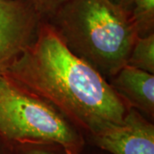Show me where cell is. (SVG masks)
I'll return each mask as SVG.
<instances>
[{
  "label": "cell",
  "mask_w": 154,
  "mask_h": 154,
  "mask_svg": "<svg viewBox=\"0 0 154 154\" xmlns=\"http://www.w3.org/2000/svg\"><path fill=\"white\" fill-rule=\"evenodd\" d=\"M5 75L53 105L85 140L120 123L128 108L107 79L71 52L44 18L32 43Z\"/></svg>",
  "instance_id": "cell-1"
},
{
  "label": "cell",
  "mask_w": 154,
  "mask_h": 154,
  "mask_svg": "<svg viewBox=\"0 0 154 154\" xmlns=\"http://www.w3.org/2000/svg\"><path fill=\"white\" fill-rule=\"evenodd\" d=\"M46 20L69 50L105 79L128 64L139 37L129 12L107 0H67Z\"/></svg>",
  "instance_id": "cell-2"
},
{
  "label": "cell",
  "mask_w": 154,
  "mask_h": 154,
  "mask_svg": "<svg viewBox=\"0 0 154 154\" xmlns=\"http://www.w3.org/2000/svg\"><path fill=\"white\" fill-rule=\"evenodd\" d=\"M0 135L7 142L57 144L68 154H81L86 146L66 116L5 75L0 76Z\"/></svg>",
  "instance_id": "cell-3"
},
{
  "label": "cell",
  "mask_w": 154,
  "mask_h": 154,
  "mask_svg": "<svg viewBox=\"0 0 154 154\" xmlns=\"http://www.w3.org/2000/svg\"><path fill=\"white\" fill-rule=\"evenodd\" d=\"M42 20L28 0H0V76L32 43Z\"/></svg>",
  "instance_id": "cell-4"
},
{
  "label": "cell",
  "mask_w": 154,
  "mask_h": 154,
  "mask_svg": "<svg viewBox=\"0 0 154 154\" xmlns=\"http://www.w3.org/2000/svg\"><path fill=\"white\" fill-rule=\"evenodd\" d=\"M85 140L109 154H154L153 122L128 107L120 123L107 127Z\"/></svg>",
  "instance_id": "cell-5"
},
{
  "label": "cell",
  "mask_w": 154,
  "mask_h": 154,
  "mask_svg": "<svg viewBox=\"0 0 154 154\" xmlns=\"http://www.w3.org/2000/svg\"><path fill=\"white\" fill-rule=\"evenodd\" d=\"M110 79V86L128 107L153 120L154 74L126 65Z\"/></svg>",
  "instance_id": "cell-6"
},
{
  "label": "cell",
  "mask_w": 154,
  "mask_h": 154,
  "mask_svg": "<svg viewBox=\"0 0 154 154\" xmlns=\"http://www.w3.org/2000/svg\"><path fill=\"white\" fill-rule=\"evenodd\" d=\"M127 65L154 74V33L138 37Z\"/></svg>",
  "instance_id": "cell-7"
},
{
  "label": "cell",
  "mask_w": 154,
  "mask_h": 154,
  "mask_svg": "<svg viewBox=\"0 0 154 154\" xmlns=\"http://www.w3.org/2000/svg\"><path fill=\"white\" fill-rule=\"evenodd\" d=\"M129 16L139 37L154 33V0H134Z\"/></svg>",
  "instance_id": "cell-8"
},
{
  "label": "cell",
  "mask_w": 154,
  "mask_h": 154,
  "mask_svg": "<svg viewBox=\"0 0 154 154\" xmlns=\"http://www.w3.org/2000/svg\"><path fill=\"white\" fill-rule=\"evenodd\" d=\"M7 144L10 154H68L62 146L53 143L7 142Z\"/></svg>",
  "instance_id": "cell-9"
},
{
  "label": "cell",
  "mask_w": 154,
  "mask_h": 154,
  "mask_svg": "<svg viewBox=\"0 0 154 154\" xmlns=\"http://www.w3.org/2000/svg\"><path fill=\"white\" fill-rule=\"evenodd\" d=\"M44 19L51 17L67 0H28Z\"/></svg>",
  "instance_id": "cell-10"
},
{
  "label": "cell",
  "mask_w": 154,
  "mask_h": 154,
  "mask_svg": "<svg viewBox=\"0 0 154 154\" xmlns=\"http://www.w3.org/2000/svg\"><path fill=\"white\" fill-rule=\"evenodd\" d=\"M112 5L116 6L122 11L129 12L134 0H107Z\"/></svg>",
  "instance_id": "cell-11"
},
{
  "label": "cell",
  "mask_w": 154,
  "mask_h": 154,
  "mask_svg": "<svg viewBox=\"0 0 154 154\" xmlns=\"http://www.w3.org/2000/svg\"><path fill=\"white\" fill-rule=\"evenodd\" d=\"M0 154H10L8 144L1 135H0Z\"/></svg>",
  "instance_id": "cell-12"
},
{
  "label": "cell",
  "mask_w": 154,
  "mask_h": 154,
  "mask_svg": "<svg viewBox=\"0 0 154 154\" xmlns=\"http://www.w3.org/2000/svg\"><path fill=\"white\" fill-rule=\"evenodd\" d=\"M96 148V147H95ZM96 151H97V152L94 154H109L107 153V152H104V151H101V150H99V149L96 148ZM81 154H89L88 152V151H87V149H86V146H85V147H84V150L82 151V152Z\"/></svg>",
  "instance_id": "cell-13"
}]
</instances>
